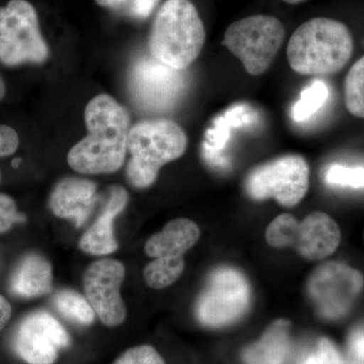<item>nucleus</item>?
I'll return each mask as SVG.
<instances>
[{
  "label": "nucleus",
  "instance_id": "obj_1",
  "mask_svg": "<svg viewBox=\"0 0 364 364\" xmlns=\"http://www.w3.org/2000/svg\"><path fill=\"white\" fill-rule=\"evenodd\" d=\"M85 123L87 136L68 153L69 166L82 174L116 172L128 150V112L109 95H100L86 107Z\"/></svg>",
  "mask_w": 364,
  "mask_h": 364
},
{
  "label": "nucleus",
  "instance_id": "obj_2",
  "mask_svg": "<svg viewBox=\"0 0 364 364\" xmlns=\"http://www.w3.org/2000/svg\"><path fill=\"white\" fill-rule=\"evenodd\" d=\"M353 47L350 31L343 23L327 18H312L291 35L287 61L301 75H329L348 64Z\"/></svg>",
  "mask_w": 364,
  "mask_h": 364
},
{
  "label": "nucleus",
  "instance_id": "obj_3",
  "mask_svg": "<svg viewBox=\"0 0 364 364\" xmlns=\"http://www.w3.org/2000/svg\"><path fill=\"white\" fill-rule=\"evenodd\" d=\"M205 41V26L189 0H166L153 21L149 49L153 58L181 71L200 56Z\"/></svg>",
  "mask_w": 364,
  "mask_h": 364
},
{
  "label": "nucleus",
  "instance_id": "obj_4",
  "mask_svg": "<svg viewBox=\"0 0 364 364\" xmlns=\"http://www.w3.org/2000/svg\"><path fill=\"white\" fill-rule=\"evenodd\" d=\"M188 148V136L170 119H148L130 129L128 151L131 159L127 176L134 186L145 188L154 183L161 167L178 159Z\"/></svg>",
  "mask_w": 364,
  "mask_h": 364
},
{
  "label": "nucleus",
  "instance_id": "obj_5",
  "mask_svg": "<svg viewBox=\"0 0 364 364\" xmlns=\"http://www.w3.org/2000/svg\"><path fill=\"white\" fill-rule=\"evenodd\" d=\"M286 30L279 18L255 14L231 23L223 45L240 60L250 75L264 73L284 44Z\"/></svg>",
  "mask_w": 364,
  "mask_h": 364
},
{
  "label": "nucleus",
  "instance_id": "obj_6",
  "mask_svg": "<svg viewBox=\"0 0 364 364\" xmlns=\"http://www.w3.org/2000/svg\"><path fill=\"white\" fill-rule=\"evenodd\" d=\"M265 239L272 247H294L305 259L321 260L338 248L341 232L334 219L323 212H314L301 222L293 215L282 214L268 225Z\"/></svg>",
  "mask_w": 364,
  "mask_h": 364
},
{
  "label": "nucleus",
  "instance_id": "obj_7",
  "mask_svg": "<svg viewBox=\"0 0 364 364\" xmlns=\"http://www.w3.org/2000/svg\"><path fill=\"white\" fill-rule=\"evenodd\" d=\"M48 55L35 7L26 0H11L0 7V62L7 66L42 63Z\"/></svg>",
  "mask_w": 364,
  "mask_h": 364
},
{
  "label": "nucleus",
  "instance_id": "obj_8",
  "mask_svg": "<svg viewBox=\"0 0 364 364\" xmlns=\"http://www.w3.org/2000/svg\"><path fill=\"white\" fill-rule=\"evenodd\" d=\"M309 183L310 168L305 158L289 154L251 170L245 189L254 200L272 198L282 207L293 208L305 198Z\"/></svg>",
  "mask_w": 364,
  "mask_h": 364
},
{
  "label": "nucleus",
  "instance_id": "obj_9",
  "mask_svg": "<svg viewBox=\"0 0 364 364\" xmlns=\"http://www.w3.org/2000/svg\"><path fill=\"white\" fill-rule=\"evenodd\" d=\"M246 277L232 267L214 270L196 303V317L205 327L221 328L236 322L250 306Z\"/></svg>",
  "mask_w": 364,
  "mask_h": 364
},
{
  "label": "nucleus",
  "instance_id": "obj_10",
  "mask_svg": "<svg viewBox=\"0 0 364 364\" xmlns=\"http://www.w3.org/2000/svg\"><path fill=\"white\" fill-rule=\"evenodd\" d=\"M364 287L363 273L337 261L318 265L308 279V294L324 318L343 317Z\"/></svg>",
  "mask_w": 364,
  "mask_h": 364
},
{
  "label": "nucleus",
  "instance_id": "obj_11",
  "mask_svg": "<svg viewBox=\"0 0 364 364\" xmlns=\"http://www.w3.org/2000/svg\"><path fill=\"white\" fill-rule=\"evenodd\" d=\"M124 273V265L119 261L102 259L91 263L83 277L86 299L107 327L121 325L127 317L126 306L119 294Z\"/></svg>",
  "mask_w": 364,
  "mask_h": 364
},
{
  "label": "nucleus",
  "instance_id": "obj_12",
  "mask_svg": "<svg viewBox=\"0 0 364 364\" xmlns=\"http://www.w3.org/2000/svg\"><path fill=\"white\" fill-rule=\"evenodd\" d=\"M70 344V337L51 314L39 311L21 323L14 347L23 360L30 364H53L60 350Z\"/></svg>",
  "mask_w": 364,
  "mask_h": 364
},
{
  "label": "nucleus",
  "instance_id": "obj_13",
  "mask_svg": "<svg viewBox=\"0 0 364 364\" xmlns=\"http://www.w3.org/2000/svg\"><path fill=\"white\" fill-rule=\"evenodd\" d=\"M177 72L156 59L136 62L130 76L131 95L136 104L147 109H162L173 104L182 90Z\"/></svg>",
  "mask_w": 364,
  "mask_h": 364
},
{
  "label": "nucleus",
  "instance_id": "obj_14",
  "mask_svg": "<svg viewBox=\"0 0 364 364\" xmlns=\"http://www.w3.org/2000/svg\"><path fill=\"white\" fill-rule=\"evenodd\" d=\"M97 184L88 179L68 177L55 186L50 208L57 217L73 220L81 227L97 205Z\"/></svg>",
  "mask_w": 364,
  "mask_h": 364
},
{
  "label": "nucleus",
  "instance_id": "obj_15",
  "mask_svg": "<svg viewBox=\"0 0 364 364\" xmlns=\"http://www.w3.org/2000/svg\"><path fill=\"white\" fill-rule=\"evenodd\" d=\"M128 200V193L121 186L109 188L104 208L79 243L85 252L92 255H105L114 252L119 248L114 238V221L117 215L123 212Z\"/></svg>",
  "mask_w": 364,
  "mask_h": 364
},
{
  "label": "nucleus",
  "instance_id": "obj_16",
  "mask_svg": "<svg viewBox=\"0 0 364 364\" xmlns=\"http://www.w3.org/2000/svg\"><path fill=\"white\" fill-rule=\"evenodd\" d=\"M200 237V230L195 222L183 218L172 220L147 241L145 252L152 258L183 257Z\"/></svg>",
  "mask_w": 364,
  "mask_h": 364
},
{
  "label": "nucleus",
  "instance_id": "obj_17",
  "mask_svg": "<svg viewBox=\"0 0 364 364\" xmlns=\"http://www.w3.org/2000/svg\"><path fill=\"white\" fill-rule=\"evenodd\" d=\"M53 273L49 261L39 254L26 255L11 277L13 294L21 298H37L52 289Z\"/></svg>",
  "mask_w": 364,
  "mask_h": 364
},
{
  "label": "nucleus",
  "instance_id": "obj_18",
  "mask_svg": "<svg viewBox=\"0 0 364 364\" xmlns=\"http://www.w3.org/2000/svg\"><path fill=\"white\" fill-rule=\"evenodd\" d=\"M289 327L286 320L273 323L260 340L244 349V363L286 364L291 352Z\"/></svg>",
  "mask_w": 364,
  "mask_h": 364
},
{
  "label": "nucleus",
  "instance_id": "obj_19",
  "mask_svg": "<svg viewBox=\"0 0 364 364\" xmlns=\"http://www.w3.org/2000/svg\"><path fill=\"white\" fill-rule=\"evenodd\" d=\"M53 305L63 317L79 325H90L95 313L87 299L72 289H60L53 296Z\"/></svg>",
  "mask_w": 364,
  "mask_h": 364
},
{
  "label": "nucleus",
  "instance_id": "obj_20",
  "mask_svg": "<svg viewBox=\"0 0 364 364\" xmlns=\"http://www.w3.org/2000/svg\"><path fill=\"white\" fill-rule=\"evenodd\" d=\"M184 268L183 257L155 258L144 269V280L151 289H165L181 277Z\"/></svg>",
  "mask_w": 364,
  "mask_h": 364
},
{
  "label": "nucleus",
  "instance_id": "obj_21",
  "mask_svg": "<svg viewBox=\"0 0 364 364\" xmlns=\"http://www.w3.org/2000/svg\"><path fill=\"white\" fill-rule=\"evenodd\" d=\"M344 98L352 116L364 119V56L347 73L344 82Z\"/></svg>",
  "mask_w": 364,
  "mask_h": 364
},
{
  "label": "nucleus",
  "instance_id": "obj_22",
  "mask_svg": "<svg viewBox=\"0 0 364 364\" xmlns=\"http://www.w3.org/2000/svg\"><path fill=\"white\" fill-rule=\"evenodd\" d=\"M329 97V90L323 81H315L312 85L301 91L299 102L293 109V117L296 122H304L317 112L324 105Z\"/></svg>",
  "mask_w": 364,
  "mask_h": 364
},
{
  "label": "nucleus",
  "instance_id": "obj_23",
  "mask_svg": "<svg viewBox=\"0 0 364 364\" xmlns=\"http://www.w3.org/2000/svg\"><path fill=\"white\" fill-rule=\"evenodd\" d=\"M325 179L333 186L364 188V168L334 164L326 172Z\"/></svg>",
  "mask_w": 364,
  "mask_h": 364
},
{
  "label": "nucleus",
  "instance_id": "obj_24",
  "mask_svg": "<svg viewBox=\"0 0 364 364\" xmlns=\"http://www.w3.org/2000/svg\"><path fill=\"white\" fill-rule=\"evenodd\" d=\"M301 364H344L335 345L329 339L318 340L315 347L306 353Z\"/></svg>",
  "mask_w": 364,
  "mask_h": 364
},
{
  "label": "nucleus",
  "instance_id": "obj_25",
  "mask_svg": "<svg viewBox=\"0 0 364 364\" xmlns=\"http://www.w3.org/2000/svg\"><path fill=\"white\" fill-rule=\"evenodd\" d=\"M114 364H165L160 354L150 345L134 347L122 354Z\"/></svg>",
  "mask_w": 364,
  "mask_h": 364
},
{
  "label": "nucleus",
  "instance_id": "obj_26",
  "mask_svg": "<svg viewBox=\"0 0 364 364\" xmlns=\"http://www.w3.org/2000/svg\"><path fill=\"white\" fill-rule=\"evenodd\" d=\"M21 221H23V217L18 214L13 198L0 195V233L11 229L14 223Z\"/></svg>",
  "mask_w": 364,
  "mask_h": 364
},
{
  "label": "nucleus",
  "instance_id": "obj_27",
  "mask_svg": "<svg viewBox=\"0 0 364 364\" xmlns=\"http://www.w3.org/2000/svg\"><path fill=\"white\" fill-rule=\"evenodd\" d=\"M20 138L13 128L0 124V157L9 156L18 149Z\"/></svg>",
  "mask_w": 364,
  "mask_h": 364
},
{
  "label": "nucleus",
  "instance_id": "obj_28",
  "mask_svg": "<svg viewBox=\"0 0 364 364\" xmlns=\"http://www.w3.org/2000/svg\"><path fill=\"white\" fill-rule=\"evenodd\" d=\"M159 2L160 0H135L128 16L138 20L149 18Z\"/></svg>",
  "mask_w": 364,
  "mask_h": 364
},
{
  "label": "nucleus",
  "instance_id": "obj_29",
  "mask_svg": "<svg viewBox=\"0 0 364 364\" xmlns=\"http://www.w3.org/2000/svg\"><path fill=\"white\" fill-rule=\"evenodd\" d=\"M349 349L354 358L364 364V328L352 333L349 339Z\"/></svg>",
  "mask_w": 364,
  "mask_h": 364
},
{
  "label": "nucleus",
  "instance_id": "obj_30",
  "mask_svg": "<svg viewBox=\"0 0 364 364\" xmlns=\"http://www.w3.org/2000/svg\"><path fill=\"white\" fill-rule=\"evenodd\" d=\"M98 6L128 16L135 0H95Z\"/></svg>",
  "mask_w": 364,
  "mask_h": 364
},
{
  "label": "nucleus",
  "instance_id": "obj_31",
  "mask_svg": "<svg viewBox=\"0 0 364 364\" xmlns=\"http://www.w3.org/2000/svg\"><path fill=\"white\" fill-rule=\"evenodd\" d=\"M11 316V308L9 301L0 296V330L6 325Z\"/></svg>",
  "mask_w": 364,
  "mask_h": 364
},
{
  "label": "nucleus",
  "instance_id": "obj_32",
  "mask_svg": "<svg viewBox=\"0 0 364 364\" xmlns=\"http://www.w3.org/2000/svg\"><path fill=\"white\" fill-rule=\"evenodd\" d=\"M4 95H6V85H4V80H2L1 76H0V102H1Z\"/></svg>",
  "mask_w": 364,
  "mask_h": 364
},
{
  "label": "nucleus",
  "instance_id": "obj_33",
  "mask_svg": "<svg viewBox=\"0 0 364 364\" xmlns=\"http://www.w3.org/2000/svg\"><path fill=\"white\" fill-rule=\"evenodd\" d=\"M282 1L286 2L287 4H299L306 2V0H282Z\"/></svg>",
  "mask_w": 364,
  "mask_h": 364
},
{
  "label": "nucleus",
  "instance_id": "obj_34",
  "mask_svg": "<svg viewBox=\"0 0 364 364\" xmlns=\"http://www.w3.org/2000/svg\"><path fill=\"white\" fill-rule=\"evenodd\" d=\"M20 163H21V159H16L13 162V166L14 167H18V165L20 164Z\"/></svg>",
  "mask_w": 364,
  "mask_h": 364
}]
</instances>
